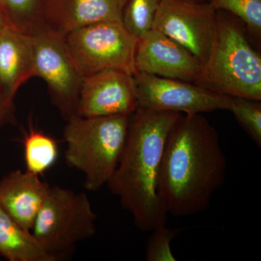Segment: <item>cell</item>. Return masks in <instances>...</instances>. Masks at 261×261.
<instances>
[{"label":"cell","mask_w":261,"mask_h":261,"mask_svg":"<svg viewBox=\"0 0 261 261\" xmlns=\"http://www.w3.org/2000/svg\"><path fill=\"white\" fill-rule=\"evenodd\" d=\"M226 169L215 127L202 114H182L168 134L160 166L158 192L168 214L206 210L224 185Z\"/></svg>","instance_id":"cell-1"},{"label":"cell","mask_w":261,"mask_h":261,"mask_svg":"<svg viewBox=\"0 0 261 261\" xmlns=\"http://www.w3.org/2000/svg\"><path fill=\"white\" fill-rule=\"evenodd\" d=\"M181 115L138 106L130 116L126 145L107 185L140 231H151L167 222L158 192L160 166L168 134Z\"/></svg>","instance_id":"cell-2"},{"label":"cell","mask_w":261,"mask_h":261,"mask_svg":"<svg viewBox=\"0 0 261 261\" xmlns=\"http://www.w3.org/2000/svg\"><path fill=\"white\" fill-rule=\"evenodd\" d=\"M241 20L216 11L214 42L195 84L215 93L261 100V57Z\"/></svg>","instance_id":"cell-3"},{"label":"cell","mask_w":261,"mask_h":261,"mask_svg":"<svg viewBox=\"0 0 261 261\" xmlns=\"http://www.w3.org/2000/svg\"><path fill=\"white\" fill-rule=\"evenodd\" d=\"M129 120L130 116L116 115L67 121L65 162L84 173L87 190L97 191L112 177L126 145Z\"/></svg>","instance_id":"cell-4"},{"label":"cell","mask_w":261,"mask_h":261,"mask_svg":"<svg viewBox=\"0 0 261 261\" xmlns=\"http://www.w3.org/2000/svg\"><path fill=\"white\" fill-rule=\"evenodd\" d=\"M96 220L85 194L51 187L36 218L32 234L56 261L70 254L75 244L95 234Z\"/></svg>","instance_id":"cell-5"},{"label":"cell","mask_w":261,"mask_h":261,"mask_svg":"<svg viewBox=\"0 0 261 261\" xmlns=\"http://www.w3.org/2000/svg\"><path fill=\"white\" fill-rule=\"evenodd\" d=\"M65 46L82 78L107 69L135 75L137 39L122 22L91 24L64 36Z\"/></svg>","instance_id":"cell-6"},{"label":"cell","mask_w":261,"mask_h":261,"mask_svg":"<svg viewBox=\"0 0 261 261\" xmlns=\"http://www.w3.org/2000/svg\"><path fill=\"white\" fill-rule=\"evenodd\" d=\"M34 48V73L47 84L51 100L66 121L79 116L82 77L73 65L64 37L44 22L31 29Z\"/></svg>","instance_id":"cell-7"},{"label":"cell","mask_w":261,"mask_h":261,"mask_svg":"<svg viewBox=\"0 0 261 261\" xmlns=\"http://www.w3.org/2000/svg\"><path fill=\"white\" fill-rule=\"evenodd\" d=\"M216 27V10L209 2L161 0L152 29L179 43L203 66L210 55Z\"/></svg>","instance_id":"cell-8"},{"label":"cell","mask_w":261,"mask_h":261,"mask_svg":"<svg viewBox=\"0 0 261 261\" xmlns=\"http://www.w3.org/2000/svg\"><path fill=\"white\" fill-rule=\"evenodd\" d=\"M139 107L156 111L202 114L229 111L231 97L215 93L191 82L158 75H134Z\"/></svg>","instance_id":"cell-9"},{"label":"cell","mask_w":261,"mask_h":261,"mask_svg":"<svg viewBox=\"0 0 261 261\" xmlns=\"http://www.w3.org/2000/svg\"><path fill=\"white\" fill-rule=\"evenodd\" d=\"M138 108L134 75L107 69L82 78L79 116H130Z\"/></svg>","instance_id":"cell-10"},{"label":"cell","mask_w":261,"mask_h":261,"mask_svg":"<svg viewBox=\"0 0 261 261\" xmlns=\"http://www.w3.org/2000/svg\"><path fill=\"white\" fill-rule=\"evenodd\" d=\"M135 63L136 73H145L193 84L202 70V63L186 48L153 29L137 41Z\"/></svg>","instance_id":"cell-11"},{"label":"cell","mask_w":261,"mask_h":261,"mask_svg":"<svg viewBox=\"0 0 261 261\" xmlns=\"http://www.w3.org/2000/svg\"><path fill=\"white\" fill-rule=\"evenodd\" d=\"M127 0H43L42 21L64 36L91 24L122 22Z\"/></svg>","instance_id":"cell-12"},{"label":"cell","mask_w":261,"mask_h":261,"mask_svg":"<svg viewBox=\"0 0 261 261\" xmlns=\"http://www.w3.org/2000/svg\"><path fill=\"white\" fill-rule=\"evenodd\" d=\"M39 175L12 171L0 181V206L15 222L27 231H32L39 211L51 187Z\"/></svg>","instance_id":"cell-13"},{"label":"cell","mask_w":261,"mask_h":261,"mask_svg":"<svg viewBox=\"0 0 261 261\" xmlns=\"http://www.w3.org/2000/svg\"><path fill=\"white\" fill-rule=\"evenodd\" d=\"M33 77L35 73L32 36L8 27L0 34V92L14 101L19 88Z\"/></svg>","instance_id":"cell-14"},{"label":"cell","mask_w":261,"mask_h":261,"mask_svg":"<svg viewBox=\"0 0 261 261\" xmlns=\"http://www.w3.org/2000/svg\"><path fill=\"white\" fill-rule=\"evenodd\" d=\"M0 255L10 261H54L32 233L17 224L1 206Z\"/></svg>","instance_id":"cell-15"},{"label":"cell","mask_w":261,"mask_h":261,"mask_svg":"<svg viewBox=\"0 0 261 261\" xmlns=\"http://www.w3.org/2000/svg\"><path fill=\"white\" fill-rule=\"evenodd\" d=\"M27 171L42 174L56 162L58 156L57 142L42 132L30 128L24 139Z\"/></svg>","instance_id":"cell-16"},{"label":"cell","mask_w":261,"mask_h":261,"mask_svg":"<svg viewBox=\"0 0 261 261\" xmlns=\"http://www.w3.org/2000/svg\"><path fill=\"white\" fill-rule=\"evenodd\" d=\"M161 0H127L122 15V23L137 39L152 29Z\"/></svg>","instance_id":"cell-17"},{"label":"cell","mask_w":261,"mask_h":261,"mask_svg":"<svg viewBox=\"0 0 261 261\" xmlns=\"http://www.w3.org/2000/svg\"><path fill=\"white\" fill-rule=\"evenodd\" d=\"M43 0H0V8L12 27L30 32L42 21Z\"/></svg>","instance_id":"cell-18"},{"label":"cell","mask_w":261,"mask_h":261,"mask_svg":"<svg viewBox=\"0 0 261 261\" xmlns=\"http://www.w3.org/2000/svg\"><path fill=\"white\" fill-rule=\"evenodd\" d=\"M209 3L216 11L234 15L251 35L260 39L261 0H209Z\"/></svg>","instance_id":"cell-19"},{"label":"cell","mask_w":261,"mask_h":261,"mask_svg":"<svg viewBox=\"0 0 261 261\" xmlns=\"http://www.w3.org/2000/svg\"><path fill=\"white\" fill-rule=\"evenodd\" d=\"M231 111L255 145L261 147L260 101L231 97Z\"/></svg>","instance_id":"cell-20"},{"label":"cell","mask_w":261,"mask_h":261,"mask_svg":"<svg viewBox=\"0 0 261 261\" xmlns=\"http://www.w3.org/2000/svg\"><path fill=\"white\" fill-rule=\"evenodd\" d=\"M166 225L152 230L146 247L145 257L147 261H176L171 250V243L177 236L178 228H168Z\"/></svg>","instance_id":"cell-21"},{"label":"cell","mask_w":261,"mask_h":261,"mask_svg":"<svg viewBox=\"0 0 261 261\" xmlns=\"http://www.w3.org/2000/svg\"><path fill=\"white\" fill-rule=\"evenodd\" d=\"M16 123L14 101L9 100L0 92V129Z\"/></svg>","instance_id":"cell-22"},{"label":"cell","mask_w":261,"mask_h":261,"mask_svg":"<svg viewBox=\"0 0 261 261\" xmlns=\"http://www.w3.org/2000/svg\"><path fill=\"white\" fill-rule=\"evenodd\" d=\"M12 27L10 25L9 22H8V19H7L6 16H5L4 13H3V10H2L1 8H0V34L8 28V27Z\"/></svg>","instance_id":"cell-23"},{"label":"cell","mask_w":261,"mask_h":261,"mask_svg":"<svg viewBox=\"0 0 261 261\" xmlns=\"http://www.w3.org/2000/svg\"><path fill=\"white\" fill-rule=\"evenodd\" d=\"M192 1L199 2V3H203V2H209V0H192Z\"/></svg>","instance_id":"cell-24"}]
</instances>
